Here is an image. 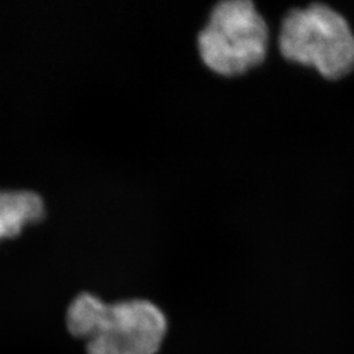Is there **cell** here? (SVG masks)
I'll list each match as a JSON object with an SVG mask.
<instances>
[{
  "mask_svg": "<svg viewBox=\"0 0 354 354\" xmlns=\"http://www.w3.org/2000/svg\"><path fill=\"white\" fill-rule=\"evenodd\" d=\"M66 322L88 354H156L167 332L163 311L150 301L106 304L89 292L71 302Z\"/></svg>",
  "mask_w": 354,
  "mask_h": 354,
  "instance_id": "obj_1",
  "label": "cell"
},
{
  "mask_svg": "<svg viewBox=\"0 0 354 354\" xmlns=\"http://www.w3.org/2000/svg\"><path fill=\"white\" fill-rule=\"evenodd\" d=\"M279 46L288 61L314 67L329 80L353 71V30L342 15L326 4L314 3L288 13Z\"/></svg>",
  "mask_w": 354,
  "mask_h": 354,
  "instance_id": "obj_2",
  "label": "cell"
},
{
  "mask_svg": "<svg viewBox=\"0 0 354 354\" xmlns=\"http://www.w3.org/2000/svg\"><path fill=\"white\" fill-rule=\"evenodd\" d=\"M203 64L221 75H239L266 59L269 29L250 0L214 6L197 37Z\"/></svg>",
  "mask_w": 354,
  "mask_h": 354,
  "instance_id": "obj_3",
  "label": "cell"
},
{
  "mask_svg": "<svg viewBox=\"0 0 354 354\" xmlns=\"http://www.w3.org/2000/svg\"><path fill=\"white\" fill-rule=\"evenodd\" d=\"M45 215L42 197L33 190H0V239L19 235L26 223Z\"/></svg>",
  "mask_w": 354,
  "mask_h": 354,
  "instance_id": "obj_4",
  "label": "cell"
}]
</instances>
